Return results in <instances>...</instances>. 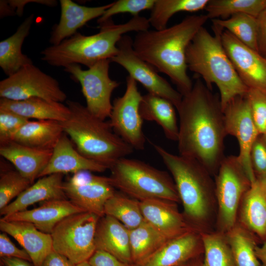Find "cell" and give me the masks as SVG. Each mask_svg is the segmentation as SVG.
<instances>
[{"label": "cell", "mask_w": 266, "mask_h": 266, "mask_svg": "<svg viewBox=\"0 0 266 266\" xmlns=\"http://www.w3.org/2000/svg\"><path fill=\"white\" fill-rule=\"evenodd\" d=\"M88 261L91 266H132L100 250H96Z\"/></svg>", "instance_id": "obj_45"}, {"label": "cell", "mask_w": 266, "mask_h": 266, "mask_svg": "<svg viewBox=\"0 0 266 266\" xmlns=\"http://www.w3.org/2000/svg\"><path fill=\"white\" fill-rule=\"evenodd\" d=\"M258 52L266 58V8L257 17Z\"/></svg>", "instance_id": "obj_46"}, {"label": "cell", "mask_w": 266, "mask_h": 266, "mask_svg": "<svg viewBox=\"0 0 266 266\" xmlns=\"http://www.w3.org/2000/svg\"><path fill=\"white\" fill-rule=\"evenodd\" d=\"M90 172L74 173L64 182L63 189L66 198L74 204L101 217L104 215V205L115 192V188L109 177L96 175Z\"/></svg>", "instance_id": "obj_15"}, {"label": "cell", "mask_w": 266, "mask_h": 266, "mask_svg": "<svg viewBox=\"0 0 266 266\" xmlns=\"http://www.w3.org/2000/svg\"><path fill=\"white\" fill-rule=\"evenodd\" d=\"M185 266V265H184V266Z\"/></svg>", "instance_id": "obj_55"}, {"label": "cell", "mask_w": 266, "mask_h": 266, "mask_svg": "<svg viewBox=\"0 0 266 266\" xmlns=\"http://www.w3.org/2000/svg\"><path fill=\"white\" fill-rule=\"evenodd\" d=\"M262 135L266 140V130H265V133Z\"/></svg>", "instance_id": "obj_52"}, {"label": "cell", "mask_w": 266, "mask_h": 266, "mask_svg": "<svg viewBox=\"0 0 266 266\" xmlns=\"http://www.w3.org/2000/svg\"><path fill=\"white\" fill-rule=\"evenodd\" d=\"M156 0H119L112 2L111 6L98 19L97 22L101 24L110 19L115 15L129 13L133 16L144 10L151 9Z\"/></svg>", "instance_id": "obj_39"}, {"label": "cell", "mask_w": 266, "mask_h": 266, "mask_svg": "<svg viewBox=\"0 0 266 266\" xmlns=\"http://www.w3.org/2000/svg\"><path fill=\"white\" fill-rule=\"evenodd\" d=\"M61 16L58 24L54 25L49 42L57 45L77 33L79 28L90 21L101 17L112 2L98 6L79 5L71 0H60Z\"/></svg>", "instance_id": "obj_22"}, {"label": "cell", "mask_w": 266, "mask_h": 266, "mask_svg": "<svg viewBox=\"0 0 266 266\" xmlns=\"http://www.w3.org/2000/svg\"><path fill=\"white\" fill-rule=\"evenodd\" d=\"M107 169L106 166L81 154L64 133L53 148L51 159L39 178L52 174H74L81 171L102 172Z\"/></svg>", "instance_id": "obj_21"}, {"label": "cell", "mask_w": 266, "mask_h": 266, "mask_svg": "<svg viewBox=\"0 0 266 266\" xmlns=\"http://www.w3.org/2000/svg\"><path fill=\"white\" fill-rule=\"evenodd\" d=\"M86 212L69 200L57 199L42 202L39 207L2 217L10 221H24L33 224L39 231L51 234L58 223L71 214Z\"/></svg>", "instance_id": "obj_19"}, {"label": "cell", "mask_w": 266, "mask_h": 266, "mask_svg": "<svg viewBox=\"0 0 266 266\" xmlns=\"http://www.w3.org/2000/svg\"><path fill=\"white\" fill-rule=\"evenodd\" d=\"M0 108L15 112L29 120H55L62 122L66 120L70 114L69 108L62 102L39 98L21 100L0 98Z\"/></svg>", "instance_id": "obj_27"}, {"label": "cell", "mask_w": 266, "mask_h": 266, "mask_svg": "<svg viewBox=\"0 0 266 266\" xmlns=\"http://www.w3.org/2000/svg\"><path fill=\"white\" fill-rule=\"evenodd\" d=\"M250 160L256 178H266V140L262 135L258 137L252 146Z\"/></svg>", "instance_id": "obj_42"}, {"label": "cell", "mask_w": 266, "mask_h": 266, "mask_svg": "<svg viewBox=\"0 0 266 266\" xmlns=\"http://www.w3.org/2000/svg\"><path fill=\"white\" fill-rule=\"evenodd\" d=\"M215 176L218 232L225 233L237 223L241 200L251 183L237 156L225 157Z\"/></svg>", "instance_id": "obj_9"}, {"label": "cell", "mask_w": 266, "mask_h": 266, "mask_svg": "<svg viewBox=\"0 0 266 266\" xmlns=\"http://www.w3.org/2000/svg\"><path fill=\"white\" fill-rule=\"evenodd\" d=\"M30 2H36L49 6H54L56 3V0H10L0 1V15L2 18L5 16L23 15L24 7Z\"/></svg>", "instance_id": "obj_43"}, {"label": "cell", "mask_w": 266, "mask_h": 266, "mask_svg": "<svg viewBox=\"0 0 266 266\" xmlns=\"http://www.w3.org/2000/svg\"><path fill=\"white\" fill-rule=\"evenodd\" d=\"M240 205L239 224L251 233L266 238V197L261 179L251 184Z\"/></svg>", "instance_id": "obj_26"}, {"label": "cell", "mask_w": 266, "mask_h": 266, "mask_svg": "<svg viewBox=\"0 0 266 266\" xmlns=\"http://www.w3.org/2000/svg\"><path fill=\"white\" fill-rule=\"evenodd\" d=\"M0 263L4 266H33L30 262L16 258H1Z\"/></svg>", "instance_id": "obj_48"}, {"label": "cell", "mask_w": 266, "mask_h": 266, "mask_svg": "<svg viewBox=\"0 0 266 266\" xmlns=\"http://www.w3.org/2000/svg\"><path fill=\"white\" fill-rule=\"evenodd\" d=\"M104 214L117 219L129 230L134 229L145 222L140 201L121 192L115 191L107 200L104 207Z\"/></svg>", "instance_id": "obj_31"}, {"label": "cell", "mask_w": 266, "mask_h": 266, "mask_svg": "<svg viewBox=\"0 0 266 266\" xmlns=\"http://www.w3.org/2000/svg\"><path fill=\"white\" fill-rule=\"evenodd\" d=\"M214 35L202 27L186 50L188 68L200 75L212 90L217 86L222 109L236 97L245 96L248 88L242 82L222 44L224 31L213 23Z\"/></svg>", "instance_id": "obj_5"}, {"label": "cell", "mask_w": 266, "mask_h": 266, "mask_svg": "<svg viewBox=\"0 0 266 266\" xmlns=\"http://www.w3.org/2000/svg\"><path fill=\"white\" fill-rule=\"evenodd\" d=\"M176 203L162 199L140 201L145 221L168 239L197 230L188 223L183 214L179 211Z\"/></svg>", "instance_id": "obj_18"}, {"label": "cell", "mask_w": 266, "mask_h": 266, "mask_svg": "<svg viewBox=\"0 0 266 266\" xmlns=\"http://www.w3.org/2000/svg\"><path fill=\"white\" fill-rule=\"evenodd\" d=\"M75 266H91L90 264L89 263L88 261H85L84 262L81 263L80 264H78Z\"/></svg>", "instance_id": "obj_50"}, {"label": "cell", "mask_w": 266, "mask_h": 266, "mask_svg": "<svg viewBox=\"0 0 266 266\" xmlns=\"http://www.w3.org/2000/svg\"><path fill=\"white\" fill-rule=\"evenodd\" d=\"M150 143L172 175L187 221L199 232H206L216 203L212 175L197 160L173 154Z\"/></svg>", "instance_id": "obj_4"}, {"label": "cell", "mask_w": 266, "mask_h": 266, "mask_svg": "<svg viewBox=\"0 0 266 266\" xmlns=\"http://www.w3.org/2000/svg\"><path fill=\"white\" fill-rule=\"evenodd\" d=\"M142 98L136 81L129 75L124 94L113 101L109 122L118 135L134 150H143L146 143L139 111Z\"/></svg>", "instance_id": "obj_12"}, {"label": "cell", "mask_w": 266, "mask_h": 266, "mask_svg": "<svg viewBox=\"0 0 266 266\" xmlns=\"http://www.w3.org/2000/svg\"><path fill=\"white\" fill-rule=\"evenodd\" d=\"M66 105L70 114L61 125L83 156L109 169L117 160L133 153V148L113 131L109 122L96 117L78 102L67 100Z\"/></svg>", "instance_id": "obj_6"}, {"label": "cell", "mask_w": 266, "mask_h": 266, "mask_svg": "<svg viewBox=\"0 0 266 266\" xmlns=\"http://www.w3.org/2000/svg\"><path fill=\"white\" fill-rule=\"evenodd\" d=\"M176 109L179 119V155L197 160L215 175L225 157L227 135L219 94L198 78Z\"/></svg>", "instance_id": "obj_1"}, {"label": "cell", "mask_w": 266, "mask_h": 266, "mask_svg": "<svg viewBox=\"0 0 266 266\" xmlns=\"http://www.w3.org/2000/svg\"><path fill=\"white\" fill-rule=\"evenodd\" d=\"M0 266H4L2 264L0 263Z\"/></svg>", "instance_id": "obj_54"}, {"label": "cell", "mask_w": 266, "mask_h": 266, "mask_svg": "<svg viewBox=\"0 0 266 266\" xmlns=\"http://www.w3.org/2000/svg\"><path fill=\"white\" fill-rule=\"evenodd\" d=\"M221 40L242 82L248 89H257L266 94V58L227 31L222 33Z\"/></svg>", "instance_id": "obj_16"}, {"label": "cell", "mask_w": 266, "mask_h": 266, "mask_svg": "<svg viewBox=\"0 0 266 266\" xmlns=\"http://www.w3.org/2000/svg\"><path fill=\"white\" fill-rule=\"evenodd\" d=\"M175 108L168 100L148 93L142 96L139 111L143 120L155 122L167 139L177 141L179 124Z\"/></svg>", "instance_id": "obj_28"}, {"label": "cell", "mask_w": 266, "mask_h": 266, "mask_svg": "<svg viewBox=\"0 0 266 266\" xmlns=\"http://www.w3.org/2000/svg\"><path fill=\"white\" fill-rule=\"evenodd\" d=\"M204 260L201 266H235L224 233L200 232Z\"/></svg>", "instance_id": "obj_37"}, {"label": "cell", "mask_w": 266, "mask_h": 266, "mask_svg": "<svg viewBox=\"0 0 266 266\" xmlns=\"http://www.w3.org/2000/svg\"><path fill=\"white\" fill-rule=\"evenodd\" d=\"M203 251L200 232L192 230L167 240L149 256L132 266H183Z\"/></svg>", "instance_id": "obj_17"}, {"label": "cell", "mask_w": 266, "mask_h": 266, "mask_svg": "<svg viewBox=\"0 0 266 266\" xmlns=\"http://www.w3.org/2000/svg\"><path fill=\"white\" fill-rule=\"evenodd\" d=\"M0 257L16 258L32 263L31 258L24 249L18 248L10 239L7 234H0Z\"/></svg>", "instance_id": "obj_44"}, {"label": "cell", "mask_w": 266, "mask_h": 266, "mask_svg": "<svg viewBox=\"0 0 266 266\" xmlns=\"http://www.w3.org/2000/svg\"><path fill=\"white\" fill-rule=\"evenodd\" d=\"M100 218L86 211L62 220L51 233L53 251L75 265L88 261L96 250L95 234Z\"/></svg>", "instance_id": "obj_8"}, {"label": "cell", "mask_w": 266, "mask_h": 266, "mask_svg": "<svg viewBox=\"0 0 266 266\" xmlns=\"http://www.w3.org/2000/svg\"><path fill=\"white\" fill-rule=\"evenodd\" d=\"M129 230L132 265L149 256L168 240L145 221Z\"/></svg>", "instance_id": "obj_33"}, {"label": "cell", "mask_w": 266, "mask_h": 266, "mask_svg": "<svg viewBox=\"0 0 266 266\" xmlns=\"http://www.w3.org/2000/svg\"><path fill=\"white\" fill-rule=\"evenodd\" d=\"M212 23L228 31L241 43L258 52L257 18L245 13H237L227 19H214Z\"/></svg>", "instance_id": "obj_35"}, {"label": "cell", "mask_w": 266, "mask_h": 266, "mask_svg": "<svg viewBox=\"0 0 266 266\" xmlns=\"http://www.w3.org/2000/svg\"><path fill=\"white\" fill-rule=\"evenodd\" d=\"M148 18L133 16L127 22L115 24L110 19L100 24L99 33L85 35L76 33L57 45L41 52V59L54 66L83 65L88 68L103 60H111L118 52L117 43L125 33L149 30Z\"/></svg>", "instance_id": "obj_3"}, {"label": "cell", "mask_w": 266, "mask_h": 266, "mask_svg": "<svg viewBox=\"0 0 266 266\" xmlns=\"http://www.w3.org/2000/svg\"><path fill=\"white\" fill-rule=\"evenodd\" d=\"M224 234L235 266H261L255 252L257 245L249 231L237 223Z\"/></svg>", "instance_id": "obj_32"}, {"label": "cell", "mask_w": 266, "mask_h": 266, "mask_svg": "<svg viewBox=\"0 0 266 266\" xmlns=\"http://www.w3.org/2000/svg\"><path fill=\"white\" fill-rule=\"evenodd\" d=\"M41 266H75L65 256L54 251L44 259Z\"/></svg>", "instance_id": "obj_47"}, {"label": "cell", "mask_w": 266, "mask_h": 266, "mask_svg": "<svg viewBox=\"0 0 266 266\" xmlns=\"http://www.w3.org/2000/svg\"><path fill=\"white\" fill-rule=\"evenodd\" d=\"M133 41L130 36L124 35L117 43L118 52L110 60L111 62L122 66L129 76L139 82L148 93L168 100L176 108L183 96L160 75L153 66L136 54L133 48Z\"/></svg>", "instance_id": "obj_13"}, {"label": "cell", "mask_w": 266, "mask_h": 266, "mask_svg": "<svg viewBox=\"0 0 266 266\" xmlns=\"http://www.w3.org/2000/svg\"><path fill=\"white\" fill-rule=\"evenodd\" d=\"M255 124L261 135L266 127V94L262 91L249 89L246 94Z\"/></svg>", "instance_id": "obj_41"}, {"label": "cell", "mask_w": 266, "mask_h": 266, "mask_svg": "<svg viewBox=\"0 0 266 266\" xmlns=\"http://www.w3.org/2000/svg\"><path fill=\"white\" fill-rule=\"evenodd\" d=\"M185 266H196L195 265H187V264Z\"/></svg>", "instance_id": "obj_53"}, {"label": "cell", "mask_w": 266, "mask_h": 266, "mask_svg": "<svg viewBox=\"0 0 266 266\" xmlns=\"http://www.w3.org/2000/svg\"><path fill=\"white\" fill-rule=\"evenodd\" d=\"M53 150L31 147L11 141L0 145V154L32 184L48 164Z\"/></svg>", "instance_id": "obj_25"}, {"label": "cell", "mask_w": 266, "mask_h": 266, "mask_svg": "<svg viewBox=\"0 0 266 266\" xmlns=\"http://www.w3.org/2000/svg\"><path fill=\"white\" fill-rule=\"evenodd\" d=\"M209 0H156L148 18L156 30L166 28L171 17L180 12H197L205 8Z\"/></svg>", "instance_id": "obj_34"}, {"label": "cell", "mask_w": 266, "mask_h": 266, "mask_svg": "<svg viewBox=\"0 0 266 266\" xmlns=\"http://www.w3.org/2000/svg\"><path fill=\"white\" fill-rule=\"evenodd\" d=\"M223 110L227 135L234 136L238 141L239 152L237 157L251 184L257 178L252 166L250 153L254 143L261 134L253 121L246 95L235 97Z\"/></svg>", "instance_id": "obj_14"}, {"label": "cell", "mask_w": 266, "mask_h": 266, "mask_svg": "<svg viewBox=\"0 0 266 266\" xmlns=\"http://www.w3.org/2000/svg\"><path fill=\"white\" fill-rule=\"evenodd\" d=\"M63 174L55 173L40 177L14 200L0 210V215L6 216L27 209L39 202L67 198L63 189Z\"/></svg>", "instance_id": "obj_24"}, {"label": "cell", "mask_w": 266, "mask_h": 266, "mask_svg": "<svg viewBox=\"0 0 266 266\" xmlns=\"http://www.w3.org/2000/svg\"><path fill=\"white\" fill-rule=\"evenodd\" d=\"M30 120L0 108V145L12 141L15 134Z\"/></svg>", "instance_id": "obj_40"}, {"label": "cell", "mask_w": 266, "mask_h": 266, "mask_svg": "<svg viewBox=\"0 0 266 266\" xmlns=\"http://www.w3.org/2000/svg\"><path fill=\"white\" fill-rule=\"evenodd\" d=\"M0 230L22 246L30 256L33 266H41L46 257L53 251L51 234L39 231L31 223L1 218Z\"/></svg>", "instance_id": "obj_20"}, {"label": "cell", "mask_w": 266, "mask_h": 266, "mask_svg": "<svg viewBox=\"0 0 266 266\" xmlns=\"http://www.w3.org/2000/svg\"><path fill=\"white\" fill-rule=\"evenodd\" d=\"M34 18V14H31L19 25L14 33L0 42V66L7 76L23 66L33 64L32 60L22 53V47L30 33Z\"/></svg>", "instance_id": "obj_30"}, {"label": "cell", "mask_w": 266, "mask_h": 266, "mask_svg": "<svg viewBox=\"0 0 266 266\" xmlns=\"http://www.w3.org/2000/svg\"><path fill=\"white\" fill-rule=\"evenodd\" d=\"M64 133L61 122L29 120L15 134L12 141L31 147L53 150Z\"/></svg>", "instance_id": "obj_29"}, {"label": "cell", "mask_w": 266, "mask_h": 266, "mask_svg": "<svg viewBox=\"0 0 266 266\" xmlns=\"http://www.w3.org/2000/svg\"><path fill=\"white\" fill-rule=\"evenodd\" d=\"M0 97L13 100L39 98L62 102L67 96L56 79L32 64L0 81Z\"/></svg>", "instance_id": "obj_11"}, {"label": "cell", "mask_w": 266, "mask_h": 266, "mask_svg": "<svg viewBox=\"0 0 266 266\" xmlns=\"http://www.w3.org/2000/svg\"><path fill=\"white\" fill-rule=\"evenodd\" d=\"M259 179H261L263 182V184H264V188H265L266 197V178Z\"/></svg>", "instance_id": "obj_51"}, {"label": "cell", "mask_w": 266, "mask_h": 266, "mask_svg": "<svg viewBox=\"0 0 266 266\" xmlns=\"http://www.w3.org/2000/svg\"><path fill=\"white\" fill-rule=\"evenodd\" d=\"M32 183L17 170L2 173L0 177V210L12 202Z\"/></svg>", "instance_id": "obj_38"}, {"label": "cell", "mask_w": 266, "mask_h": 266, "mask_svg": "<svg viewBox=\"0 0 266 266\" xmlns=\"http://www.w3.org/2000/svg\"><path fill=\"white\" fill-rule=\"evenodd\" d=\"M256 256L262 263V266H266V240L261 246L255 248Z\"/></svg>", "instance_id": "obj_49"}, {"label": "cell", "mask_w": 266, "mask_h": 266, "mask_svg": "<svg viewBox=\"0 0 266 266\" xmlns=\"http://www.w3.org/2000/svg\"><path fill=\"white\" fill-rule=\"evenodd\" d=\"M266 8V0H209L205 10L208 19H225L237 13L257 17Z\"/></svg>", "instance_id": "obj_36"}, {"label": "cell", "mask_w": 266, "mask_h": 266, "mask_svg": "<svg viewBox=\"0 0 266 266\" xmlns=\"http://www.w3.org/2000/svg\"><path fill=\"white\" fill-rule=\"evenodd\" d=\"M109 169V178L114 187L132 198L140 201L150 199L180 201L172 177L143 161L124 157Z\"/></svg>", "instance_id": "obj_7"}, {"label": "cell", "mask_w": 266, "mask_h": 266, "mask_svg": "<svg viewBox=\"0 0 266 266\" xmlns=\"http://www.w3.org/2000/svg\"><path fill=\"white\" fill-rule=\"evenodd\" d=\"M208 19L206 14L188 16L161 30L138 32L133 41L136 54L168 76L182 96L189 93L193 86L187 74V48Z\"/></svg>", "instance_id": "obj_2"}, {"label": "cell", "mask_w": 266, "mask_h": 266, "mask_svg": "<svg viewBox=\"0 0 266 266\" xmlns=\"http://www.w3.org/2000/svg\"><path fill=\"white\" fill-rule=\"evenodd\" d=\"M110 62V60H101L86 70L82 69L78 64H71L65 67V71L80 83L87 109L103 120L110 115L112 108L111 95L119 86L118 82L109 76Z\"/></svg>", "instance_id": "obj_10"}, {"label": "cell", "mask_w": 266, "mask_h": 266, "mask_svg": "<svg viewBox=\"0 0 266 266\" xmlns=\"http://www.w3.org/2000/svg\"><path fill=\"white\" fill-rule=\"evenodd\" d=\"M95 241L96 250L105 251L132 265L130 230L117 219L105 215L100 217L97 225Z\"/></svg>", "instance_id": "obj_23"}]
</instances>
